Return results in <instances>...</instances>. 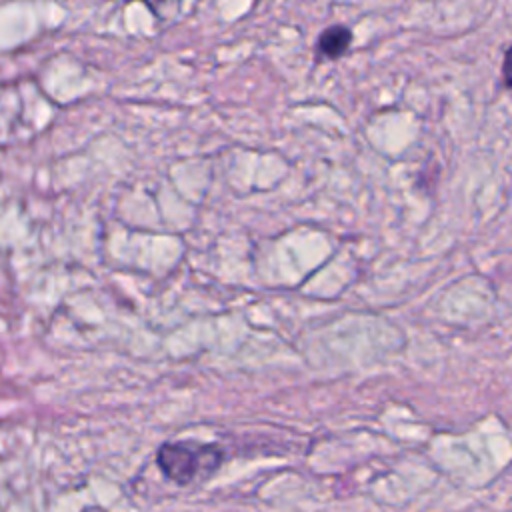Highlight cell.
Returning <instances> with one entry per match:
<instances>
[{
    "label": "cell",
    "mask_w": 512,
    "mask_h": 512,
    "mask_svg": "<svg viewBox=\"0 0 512 512\" xmlns=\"http://www.w3.org/2000/svg\"><path fill=\"white\" fill-rule=\"evenodd\" d=\"M502 82L506 88H512V46L504 54V64H502Z\"/></svg>",
    "instance_id": "277c9868"
},
{
    "label": "cell",
    "mask_w": 512,
    "mask_h": 512,
    "mask_svg": "<svg viewBox=\"0 0 512 512\" xmlns=\"http://www.w3.org/2000/svg\"><path fill=\"white\" fill-rule=\"evenodd\" d=\"M224 450L218 444L196 440L164 442L156 452V462L166 478L176 484H190L220 468Z\"/></svg>",
    "instance_id": "6da1fadb"
},
{
    "label": "cell",
    "mask_w": 512,
    "mask_h": 512,
    "mask_svg": "<svg viewBox=\"0 0 512 512\" xmlns=\"http://www.w3.org/2000/svg\"><path fill=\"white\" fill-rule=\"evenodd\" d=\"M144 4L158 16V18H170L178 14L182 0H144Z\"/></svg>",
    "instance_id": "3957f363"
},
{
    "label": "cell",
    "mask_w": 512,
    "mask_h": 512,
    "mask_svg": "<svg viewBox=\"0 0 512 512\" xmlns=\"http://www.w3.org/2000/svg\"><path fill=\"white\" fill-rule=\"evenodd\" d=\"M350 44H352V32L348 26H342V24L328 26L318 36V52L330 60H338L340 56H344Z\"/></svg>",
    "instance_id": "7a4b0ae2"
}]
</instances>
